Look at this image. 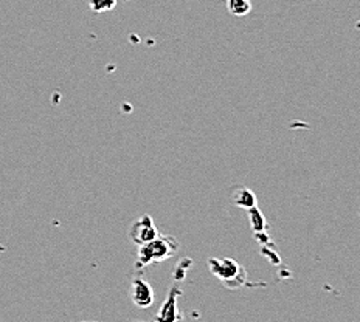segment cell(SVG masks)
Listing matches in <instances>:
<instances>
[{
  "label": "cell",
  "mask_w": 360,
  "mask_h": 322,
  "mask_svg": "<svg viewBox=\"0 0 360 322\" xmlns=\"http://www.w3.org/2000/svg\"><path fill=\"white\" fill-rule=\"evenodd\" d=\"M179 251V242L171 236L159 234L154 241L139 246L137 262L135 267L145 268L155 262H165L171 259Z\"/></svg>",
  "instance_id": "obj_1"
},
{
  "label": "cell",
  "mask_w": 360,
  "mask_h": 322,
  "mask_svg": "<svg viewBox=\"0 0 360 322\" xmlns=\"http://www.w3.org/2000/svg\"><path fill=\"white\" fill-rule=\"evenodd\" d=\"M210 271L219 279L227 288H239L245 286L247 271L233 259H210Z\"/></svg>",
  "instance_id": "obj_2"
},
{
  "label": "cell",
  "mask_w": 360,
  "mask_h": 322,
  "mask_svg": "<svg viewBox=\"0 0 360 322\" xmlns=\"http://www.w3.org/2000/svg\"><path fill=\"white\" fill-rule=\"evenodd\" d=\"M160 233L155 227L153 217H149V215H141L139 220H135L132 223L131 231H129L131 241L137 246L154 241V239Z\"/></svg>",
  "instance_id": "obj_3"
},
{
  "label": "cell",
  "mask_w": 360,
  "mask_h": 322,
  "mask_svg": "<svg viewBox=\"0 0 360 322\" xmlns=\"http://www.w3.org/2000/svg\"><path fill=\"white\" fill-rule=\"evenodd\" d=\"M131 297L134 305L140 307V309H148L154 304L155 293L151 283L146 282L143 278H135L131 287Z\"/></svg>",
  "instance_id": "obj_4"
},
{
  "label": "cell",
  "mask_w": 360,
  "mask_h": 322,
  "mask_svg": "<svg viewBox=\"0 0 360 322\" xmlns=\"http://www.w3.org/2000/svg\"><path fill=\"white\" fill-rule=\"evenodd\" d=\"M182 296V290L179 287H172L169 290V293L167 296V301L163 302V305L160 307V311L157 314V321H180L182 316L179 314V309H177V302L179 297Z\"/></svg>",
  "instance_id": "obj_5"
},
{
  "label": "cell",
  "mask_w": 360,
  "mask_h": 322,
  "mask_svg": "<svg viewBox=\"0 0 360 322\" xmlns=\"http://www.w3.org/2000/svg\"><path fill=\"white\" fill-rule=\"evenodd\" d=\"M231 199H233V203L239 208L243 209H250L253 206H257V196L247 188H236L233 191V196H231Z\"/></svg>",
  "instance_id": "obj_6"
},
{
  "label": "cell",
  "mask_w": 360,
  "mask_h": 322,
  "mask_svg": "<svg viewBox=\"0 0 360 322\" xmlns=\"http://www.w3.org/2000/svg\"><path fill=\"white\" fill-rule=\"evenodd\" d=\"M227 8L233 16H245L252 10L250 0H227Z\"/></svg>",
  "instance_id": "obj_7"
},
{
  "label": "cell",
  "mask_w": 360,
  "mask_h": 322,
  "mask_svg": "<svg viewBox=\"0 0 360 322\" xmlns=\"http://www.w3.org/2000/svg\"><path fill=\"white\" fill-rule=\"evenodd\" d=\"M247 213H249V219H250V223H252V229L255 231V233H262L267 228L266 224V219L264 215H262L257 206H253L250 209H247Z\"/></svg>",
  "instance_id": "obj_8"
},
{
  "label": "cell",
  "mask_w": 360,
  "mask_h": 322,
  "mask_svg": "<svg viewBox=\"0 0 360 322\" xmlns=\"http://www.w3.org/2000/svg\"><path fill=\"white\" fill-rule=\"evenodd\" d=\"M89 8L94 13H108L117 6V0H87Z\"/></svg>",
  "instance_id": "obj_9"
}]
</instances>
